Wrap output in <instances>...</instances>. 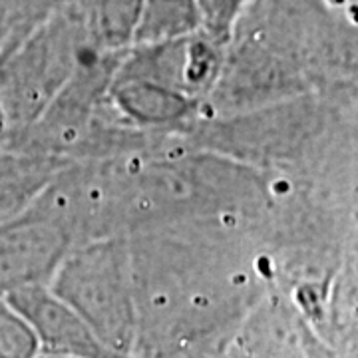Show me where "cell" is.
I'll use <instances>...</instances> for the list:
<instances>
[{
	"instance_id": "obj_1",
	"label": "cell",
	"mask_w": 358,
	"mask_h": 358,
	"mask_svg": "<svg viewBox=\"0 0 358 358\" xmlns=\"http://www.w3.org/2000/svg\"><path fill=\"white\" fill-rule=\"evenodd\" d=\"M223 221L128 237L136 310L134 358H193L225 343L255 310L259 282Z\"/></svg>"
},
{
	"instance_id": "obj_2",
	"label": "cell",
	"mask_w": 358,
	"mask_h": 358,
	"mask_svg": "<svg viewBox=\"0 0 358 358\" xmlns=\"http://www.w3.org/2000/svg\"><path fill=\"white\" fill-rule=\"evenodd\" d=\"M48 287L88 322L110 350L134 358L136 310L128 237L76 245L56 268Z\"/></svg>"
},
{
	"instance_id": "obj_3",
	"label": "cell",
	"mask_w": 358,
	"mask_h": 358,
	"mask_svg": "<svg viewBox=\"0 0 358 358\" xmlns=\"http://www.w3.org/2000/svg\"><path fill=\"white\" fill-rule=\"evenodd\" d=\"M327 103L315 94L271 103L243 114L217 117L199 134L197 143L207 152L249 162H287L299 159L324 134L329 124Z\"/></svg>"
},
{
	"instance_id": "obj_4",
	"label": "cell",
	"mask_w": 358,
	"mask_h": 358,
	"mask_svg": "<svg viewBox=\"0 0 358 358\" xmlns=\"http://www.w3.org/2000/svg\"><path fill=\"white\" fill-rule=\"evenodd\" d=\"M76 247L72 231L34 205L0 225V296L30 285H48L64 257Z\"/></svg>"
},
{
	"instance_id": "obj_5",
	"label": "cell",
	"mask_w": 358,
	"mask_h": 358,
	"mask_svg": "<svg viewBox=\"0 0 358 358\" xmlns=\"http://www.w3.org/2000/svg\"><path fill=\"white\" fill-rule=\"evenodd\" d=\"M28 322L42 355L66 358H128L115 355L48 285H30L4 296Z\"/></svg>"
},
{
	"instance_id": "obj_6",
	"label": "cell",
	"mask_w": 358,
	"mask_h": 358,
	"mask_svg": "<svg viewBox=\"0 0 358 358\" xmlns=\"http://www.w3.org/2000/svg\"><path fill=\"white\" fill-rule=\"evenodd\" d=\"M68 162L8 143L0 148V225L26 213Z\"/></svg>"
},
{
	"instance_id": "obj_7",
	"label": "cell",
	"mask_w": 358,
	"mask_h": 358,
	"mask_svg": "<svg viewBox=\"0 0 358 358\" xmlns=\"http://www.w3.org/2000/svg\"><path fill=\"white\" fill-rule=\"evenodd\" d=\"M143 0H72L86 40L100 52H124L131 46Z\"/></svg>"
},
{
	"instance_id": "obj_8",
	"label": "cell",
	"mask_w": 358,
	"mask_h": 358,
	"mask_svg": "<svg viewBox=\"0 0 358 358\" xmlns=\"http://www.w3.org/2000/svg\"><path fill=\"white\" fill-rule=\"evenodd\" d=\"M201 32L195 0H143L131 46L162 44Z\"/></svg>"
},
{
	"instance_id": "obj_9",
	"label": "cell",
	"mask_w": 358,
	"mask_h": 358,
	"mask_svg": "<svg viewBox=\"0 0 358 358\" xmlns=\"http://www.w3.org/2000/svg\"><path fill=\"white\" fill-rule=\"evenodd\" d=\"M249 2L251 0H195L201 32L225 48Z\"/></svg>"
},
{
	"instance_id": "obj_10",
	"label": "cell",
	"mask_w": 358,
	"mask_h": 358,
	"mask_svg": "<svg viewBox=\"0 0 358 358\" xmlns=\"http://www.w3.org/2000/svg\"><path fill=\"white\" fill-rule=\"evenodd\" d=\"M38 343L18 310L0 296V358H36Z\"/></svg>"
},
{
	"instance_id": "obj_11",
	"label": "cell",
	"mask_w": 358,
	"mask_h": 358,
	"mask_svg": "<svg viewBox=\"0 0 358 358\" xmlns=\"http://www.w3.org/2000/svg\"><path fill=\"white\" fill-rule=\"evenodd\" d=\"M36 358H66V357H52V355H42V352H38V357Z\"/></svg>"
}]
</instances>
